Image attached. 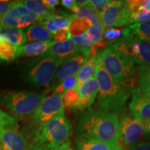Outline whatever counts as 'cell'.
<instances>
[{"label":"cell","instance_id":"1","mask_svg":"<svg viewBox=\"0 0 150 150\" xmlns=\"http://www.w3.org/2000/svg\"><path fill=\"white\" fill-rule=\"evenodd\" d=\"M118 122L117 112L90 108L79 115L75 134L77 138L119 143Z\"/></svg>","mask_w":150,"mask_h":150},{"label":"cell","instance_id":"2","mask_svg":"<svg viewBox=\"0 0 150 150\" xmlns=\"http://www.w3.org/2000/svg\"><path fill=\"white\" fill-rule=\"evenodd\" d=\"M106 72L130 94L137 91L136 66L132 59L120 52L106 47L99 53Z\"/></svg>","mask_w":150,"mask_h":150},{"label":"cell","instance_id":"3","mask_svg":"<svg viewBox=\"0 0 150 150\" xmlns=\"http://www.w3.org/2000/svg\"><path fill=\"white\" fill-rule=\"evenodd\" d=\"M95 76L99 86V108L117 113L122 111L131 94L106 72L101 63L99 53Z\"/></svg>","mask_w":150,"mask_h":150},{"label":"cell","instance_id":"4","mask_svg":"<svg viewBox=\"0 0 150 150\" xmlns=\"http://www.w3.org/2000/svg\"><path fill=\"white\" fill-rule=\"evenodd\" d=\"M46 97L45 91H11L0 95V104L7 108L17 120L29 119Z\"/></svg>","mask_w":150,"mask_h":150},{"label":"cell","instance_id":"5","mask_svg":"<svg viewBox=\"0 0 150 150\" xmlns=\"http://www.w3.org/2000/svg\"><path fill=\"white\" fill-rule=\"evenodd\" d=\"M62 98V95L56 93L47 97L30 117L22 132L29 144L34 142L40 131L49 121L60 112L65 110Z\"/></svg>","mask_w":150,"mask_h":150},{"label":"cell","instance_id":"6","mask_svg":"<svg viewBox=\"0 0 150 150\" xmlns=\"http://www.w3.org/2000/svg\"><path fill=\"white\" fill-rule=\"evenodd\" d=\"M72 133L70 122L63 110L46 124L40 131L33 144H42L45 145L50 150H54L70 141Z\"/></svg>","mask_w":150,"mask_h":150},{"label":"cell","instance_id":"7","mask_svg":"<svg viewBox=\"0 0 150 150\" xmlns=\"http://www.w3.org/2000/svg\"><path fill=\"white\" fill-rule=\"evenodd\" d=\"M63 61L45 54L29 62L24 72L27 81L35 87H47Z\"/></svg>","mask_w":150,"mask_h":150},{"label":"cell","instance_id":"8","mask_svg":"<svg viewBox=\"0 0 150 150\" xmlns=\"http://www.w3.org/2000/svg\"><path fill=\"white\" fill-rule=\"evenodd\" d=\"M106 47L128 56L138 66L150 65L149 42L122 36L115 42L108 43Z\"/></svg>","mask_w":150,"mask_h":150},{"label":"cell","instance_id":"9","mask_svg":"<svg viewBox=\"0 0 150 150\" xmlns=\"http://www.w3.org/2000/svg\"><path fill=\"white\" fill-rule=\"evenodd\" d=\"M145 124L130 111L123 112L118 122V142L125 149H128L140 142L144 136Z\"/></svg>","mask_w":150,"mask_h":150},{"label":"cell","instance_id":"10","mask_svg":"<svg viewBox=\"0 0 150 150\" xmlns=\"http://www.w3.org/2000/svg\"><path fill=\"white\" fill-rule=\"evenodd\" d=\"M42 20L24 6L21 1H15L8 12L0 18V28L21 29L40 24Z\"/></svg>","mask_w":150,"mask_h":150},{"label":"cell","instance_id":"11","mask_svg":"<svg viewBox=\"0 0 150 150\" xmlns=\"http://www.w3.org/2000/svg\"><path fill=\"white\" fill-rule=\"evenodd\" d=\"M91 49H81L77 53L65 60L54 74L49 86L50 88L54 90L65 79L77 74L78 71L88 59Z\"/></svg>","mask_w":150,"mask_h":150},{"label":"cell","instance_id":"12","mask_svg":"<svg viewBox=\"0 0 150 150\" xmlns=\"http://www.w3.org/2000/svg\"><path fill=\"white\" fill-rule=\"evenodd\" d=\"M129 11L125 7V1H111L100 13L103 25L107 27H119L129 24Z\"/></svg>","mask_w":150,"mask_h":150},{"label":"cell","instance_id":"13","mask_svg":"<svg viewBox=\"0 0 150 150\" xmlns=\"http://www.w3.org/2000/svg\"><path fill=\"white\" fill-rule=\"evenodd\" d=\"M77 90L79 98L74 111H82L93 104L99 93V86L95 76L81 84Z\"/></svg>","mask_w":150,"mask_h":150},{"label":"cell","instance_id":"14","mask_svg":"<svg viewBox=\"0 0 150 150\" xmlns=\"http://www.w3.org/2000/svg\"><path fill=\"white\" fill-rule=\"evenodd\" d=\"M29 142L18 128L6 129L0 136V150H27Z\"/></svg>","mask_w":150,"mask_h":150},{"label":"cell","instance_id":"15","mask_svg":"<svg viewBox=\"0 0 150 150\" xmlns=\"http://www.w3.org/2000/svg\"><path fill=\"white\" fill-rule=\"evenodd\" d=\"M129 111L144 124L150 121V96L140 93L132 94Z\"/></svg>","mask_w":150,"mask_h":150},{"label":"cell","instance_id":"16","mask_svg":"<svg viewBox=\"0 0 150 150\" xmlns=\"http://www.w3.org/2000/svg\"><path fill=\"white\" fill-rule=\"evenodd\" d=\"M76 18L74 14H70L62 11L59 13H54L52 16L44 19L40 23L49 32L54 34L56 31L63 29H69L70 24L72 20Z\"/></svg>","mask_w":150,"mask_h":150},{"label":"cell","instance_id":"17","mask_svg":"<svg viewBox=\"0 0 150 150\" xmlns=\"http://www.w3.org/2000/svg\"><path fill=\"white\" fill-rule=\"evenodd\" d=\"M80 50L70 39L62 42H56L44 54L54 56L64 61L77 53Z\"/></svg>","mask_w":150,"mask_h":150},{"label":"cell","instance_id":"18","mask_svg":"<svg viewBox=\"0 0 150 150\" xmlns=\"http://www.w3.org/2000/svg\"><path fill=\"white\" fill-rule=\"evenodd\" d=\"M56 42L53 40L42 42L26 43L17 49L16 59L22 56H40L44 54Z\"/></svg>","mask_w":150,"mask_h":150},{"label":"cell","instance_id":"19","mask_svg":"<svg viewBox=\"0 0 150 150\" xmlns=\"http://www.w3.org/2000/svg\"><path fill=\"white\" fill-rule=\"evenodd\" d=\"M97 57H98V53H97V48L94 47L91 49V54L88 59L76 74L77 81L74 87L76 90L81 84L95 76L97 63Z\"/></svg>","mask_w":150,"mask_h":150},{"label":"cell","instance_id":"20","mask_svg":"<svg viewBox=\"0 0 150 150\" xmlns=\"http://www.w3.org/2000/svg\"><path fill=\"white\" fill-rule=\"evenodd\" d=\"M76 150H127L119 143L76 138Z\"/></svg>","mask_w":150,"mask_h":150},{"label":"cell","instance_id":"21","mask_svg":"<svg viewBox=\"0 0 150 150\" xmlns=\"http://www.w3.org/2000/svg\"><path fill=\"white\" fill-rule=\"evenodd\" d=\"M122 36L150 43V20L127 26L122 30Z\"/></svg>","mask_w":150,"mask_h":150},{"label":"cell","instance_id":"22","mask_svg":"<svg viewBox=\"0 0 150 150\" xmlns=\"http://www.w3.org/2000/svg\"><path fill=\"white\" fill-rule=\"evenodd\" d=\"M136 76L137 93L150 96V65L136 66Z\"/></svg>","mask_w":150,"mask_h":150},{"label":"cell","instance_id":"23","mask_svg":"<svg viewBox=\"0 0 150 150\" xmlns=\"http://www.w3.org/2000/svg\"><path fill=\"white\" fill-rule=\"evenodd\" d=\"M0 38L4 39L16 47H20L27 42V37L23 29L16 28H1Z\"/></svg>","mask_w":150,"mask_h":150},{"label":"cell","instance_id":"24","mask_svg":"<svg viewBox=\"0 0 150 150\" xmlns=\"http://www.w3.org/2000/svg\"><path fill=\"white\" fill-rule=\"evenodd\" d=\"M27 42H42L53 40V34L40 25H31L24 30Z\"/></svg>","mask_w":150,"mask_h":150},{"label":"cell","instance_id":"25","mask_svg":"<svg viewBox=\"0 0 150 150\" xmlns=\"http://www.w3.org/2000/svg\"><path fill=\"white\" fill-rule=\"evenodd\" d=\"M72 12L74 13V15L76 18L88 20L92 24H103L101 20L100 12L88 6H76Z\"/></svg>","mask_w":150,"mask_h":150},{"label":"cell","instance_id":"26","mask_svg":"<svg viewBox=\"0 0 150 150\" xmlns=\"http://www.w3.org/2000/svg\"><path fill=\"white\" fill-rule=\"evenodd\" d=\"M21 2L27 8L32 11L33 13L38 16L42 20V21L47 17L53 15L55 11L49 10L42 4L41 1L38 0H23L21 1Z\"/></svg>","mask_w":150,"mask_h":150},{"label":"cell","instance_id":"27","mask_svg":"<svg viewBox=\"0 0 150 150\" xmlns=\"http://www.w3.org/2000/svg\"><path fill=\"white\" fill-rule=\"evenodd\" d=\"M105 27L103 24H92L87 30L88 34L91 38L95 47H105L107 46L106 42H103L104 31Z\"/></svg>","mask_w":150,"mask_h":150},{"label":"cell","instance_id":"28","mask_svg":"<svg viewBox=\"0 0 150 150\" xmlns=\"http://www.w3.org/2000/svg\"><path fill=\"white\" fill-rule=\"evenodd\" d=\"M17 49L18 47L11 42L0 38V60L10 61L16 59Z\"/></svg>","mask_w":150,"mask_h":150},{"label":"cell","instance_id":"29","mask_svg":"<svg viewBox=\"0 0 150 150\" xmlns=\"http://www.w3.org/2000/svg\"><path fill=\"white\" fill-rule=\"evenodd\" d=\"M92 25L91 22L85 19L75 18L72 20L69 27L71 37L76 36L87 31L88 28Z\"/></svg>","mask_w":150,"mask_h":150},{"label":"cell","instance_id":"30","mask_svg":"<svg viewBox=\"0 0 150 150\" xmlns=\"http://www.w3.org/2000/svg\"><path fill=\"white\" fill-rule=\"evenodd\" d=\"M79 98V93L78 90L75 88L69 90L63 95V107L67 108L68 110H72L74 111L76 104H77Z\"/></svg>","mask_w":150,"mask_h":150},{"label":"cell","instance_id":"31","mask_svg":"<svg viewBox=\"0 0 150 150\" xmlns=\"http://www.w3.org/2000/svg\"><path fill=\"white\" fill-rule=\"evenodd\" d=\"M11 128H18V120L0 109V136L6 129Z\"/></svg>","mask_w":150,"mask_h":150},{"label":"cell","instance_id":"32","mask_svg":"<svg viewBox=\"0 0 150 150\" xmlns=\"http://www.w3.org/2000/svg\"><path fill=\"white\" fill-rule=\"evenodd\" d=\"M76 81H77L76 74L72 75V76L65 79L54 89V93L59 94V95L63 96L67 91L75 87Z\"/></svg>","mask_w":150,"mask_h":150},{"label":"cell","instance_id":"33","mask_svg":"<svg viewBox=\"0 0 150 150\" xmlns=\"http://www.w3.org/2000/svg\"><path fill=\"white\" fill-rule=\"evenodd\" d=\"M70 39L80 49H91L95 47L91 38L89 36L87 32L76 36L71 37Z\"/></svg>","mask_w":150,"mask_h":150},{"label":"cell","instance_id":"34","mask_svg":"<svg viewBox=\"0 0 150 150\" xmlns=\"http://www.w3.org/2000/svg\"><path fill=\"white\" fill-rule=\"evenodd\" d=\"M150 20V12L145 9H140L136 12L131 13L129 14V25L135 23H140L148 21Z\"/></svg>","mask_w":150,"mask_h":150},{"label":"cell","instance_id":"35","mask_svg":"<svg viewBox=\"0 0 150 150\" xmlns=\"http://www.w3.org/2000/svg\"><path fill=\"white\" fill-rule=\"evenodd\" d=\"M122 32L121 30L111 27H107L104 29V37L107 40L108 43L115 42L122 38Z\"/></svg>","mask_w":150,"mask_h":150},{"label":"cell","instance_id":"36","mask_svg":"<svg viewBox=\"0 0 150 150\" xmlns=\"http://www.w3.org/2000/svg\"><path fill=\"white\" fill-rule=\"evenodd\" d=\"M110 1V0H90L87 1L86 6H91L101 13L108 6Z\"/></svg>","mask_w":150,"mask_h":150},{"label":"cell","instance_id":"37","mask_svg":"<svg viewBox=\"0 0 150 150\" xmlns=\"http://www.w3.org/2000/svg\"><path fill=\"white\" fill-rule=\"evenodd\" d=\"M71 38V35L69 29H63L56 31L53 34V40L55 42H62L70 40Z\"/></svg>","mask_w":150,"mask_h":150},{"label":"cell","instance_id":"38","mask_svg":"<svg viewBox=\"0 0 150 150\" xmlns=\"http://www.w3.org/2000/svg\"><path fill=\"white\" fill-rule=\"evenodd\" d=\"M14 2L13 1H0V18L10 10Z\"/></svg>","mask_w":150,"mask_h":150},{"label":"cell","instance_id":"39","mask_svg":"<svg viewBox=\"0 0 150 150\" xmlns=\"http://www.w3.org/2000/svg\"><path fill=\"white\" fill-rule=\"evenodd\" d=\"M127 150H150V141H140L131 146Z\"/></svg>","mask_w":150,"mask_h":150},{"label":"cell","instance_id":"40","mask_svg":"<svg viewBox=\"0 0 150 150\" xmlns=\"http://www.w3.org/2000/svg\"><path fill=\"white\" fill-rule=\"evenodd\" d=\"M41 2L47 8L51 11H55L54 8L60 4V1L58 0H42Z\"/></svg>","mask_w":150,"mask_h":150},{"label":"cell","instance_id":"41","mask_svg":"<svg viewBox=\"0 0 150 150\" xmlns=\"http://www.w3.org/2000/svg\"><path fill=\"white\" fill-rule=\"evenodd\" d=\"M61 4L62 6H63L65 7V8H68L69 10L72 11H73V9L77 6L74 0H62L61 1Z\"/></svg>","mask_w":150,"mask_h":150},{"label":"cell","instance_id":"42","mask_svg":"<svg viewBox=\"0 0 150 150\" xmlns=\"http://www.w3.org/2000/svg\"><path fill=\"white\" fill-rule=\"evenodd\" d=\"M27 150H50L45 145L42 144H29Z\"/></svg>","mask_w":150,"mask_h":150},{"label":"cell","instance_id":"43","mask_svg":"<svg viewBox=\"0 0 150 150\" xmlns=\"http://www.w3.org/2000/svg\"><path fill=\"white\" fill-rule=\"evenodd\" d=\"M140 9H145L150 12V0H140Z\"/></svg>","mask_w":150,"mask_h":150},{"label":"cell","instance_id":"44","mask_svg":"<svg viewBox=\"0 0 150 150\" xmlns=\"http://www.w3.org/2000/svg\"><path fill=\"white\" fill-rule=\"evenodd\" d=\"M54 150H74V149H73L70 142L69 141L67 142H65L64 144H63V145H61V146H59V147H57Z\"/></svg>","mask_w":150,"mask_h":150},{"label":"cell","instance_id":"45","mask_svg":"<svg viewBox=\"0 0 150 150\" xmlns=\"http://www.w3.org/2000/svg\"><path fill=\"white\" fill-rule=\"evenodd\" d=\"M144 136H145L146 139L150 141V121L145 124Z\"/></svg>","mask_w":150,"mask_h":150},{"label":"cell","instance_id":"46","mask_svg":"<svg viewBox=\"0 0 150 150\" xmlns=\"http://www.w3.org/2000/svg\"><path fill=\"white\" fill-rule=\"evenodd\" d=\"M0 29H1V28H0Z\"/></svg>","mask_w":150,"mask_h":150}]
</instances>
